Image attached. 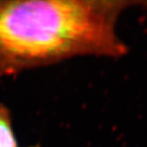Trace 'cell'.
<instances>
[{
    "label": "cell",
    "instance_id": "cell-3",
    "mask_svg": "<svg viewBox=\"0 0 147 147\" xmlns=\"http://www.w3.org/2000/svg\"><path fill=\"white\" fill-rule=\"evenodd\" d=\"M28 147H41L39 144H35V145H31V146H28Z\"/></svg>",
    "mask_w": 147,
    "mask_h": 147
},
{
    "label": "cell",
    "instance_id": "cell-1",
    "mask_svg": "<svg viewBox=\"0 0 147 147\" xmlns=\"http://www.w3.org/2000/svg\"><path fill=\"white\" fill-rule=\"evenodd\" d=\"M135 2L0 0V75L80 56L120 58V14Z\"/></svg>",
    "mask_w": 147,
    "mask_h": 147
},
{
    "label": "cell",
    "instance_id": "cell-2",
    "mask_svg": "<svg viewBox=\"0 0 147 147\" xmlns=\"http://www.w3.org/2000/svg\"><path fill=\"white\" fill-rule=\"evenodd\" d=\"M0 147H19L9 108L0 103Z\"/></svg>",
    "mask_w": 147,
    "mask_h": 147
}]
</instances>
